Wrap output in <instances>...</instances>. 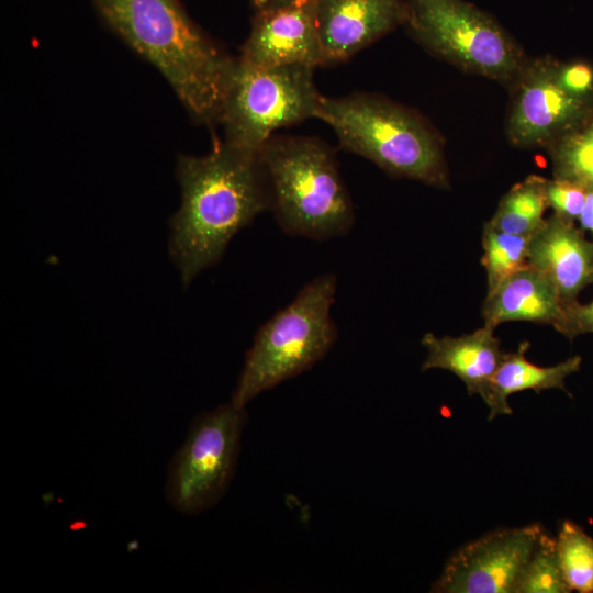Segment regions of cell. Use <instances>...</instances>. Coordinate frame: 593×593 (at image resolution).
I'll list each match as a JSON object with an SVG mask.
<instances>
[{
	"instance_id": "6da1fadb",
	"label": "cell",
	"mask_w": 593,
	"mask_h": 593,
	"mask_svg": "<svg viewBox=\"0 0 593 593\" xmlns=\"http://www.w3.org/2000/svg\"><path fill=\"white\" fill-rule=\"evenodd\" d=\"M181 205L170 219L169 254L183 288L217 264L230 240L265 210L270 190L258 153L215 141L204 156L178 157Z\"/></svg>"
},
{
	"instance_id": "7a4b0ae2",
	"label": "cell",
	"mask_w": 593,
	"mask_h": 593,
	"mask_svg": "<svg viewBox=\"0 0 593 593\" xmlns=\"http://www.w3.org/2000/svg\"><path fill=\"white\" fill-rule=\"evenodd\" d=\"M109 26L154 65L198 123L219 124L237 58L219 47L178 0H94Z\"/></svg>"
},
{
	"instance_id": "3957f363",
	"label": "cell",
	"mask_w": 593,
	"mask_h": 593,
	"mask_svg": "<svg viewBox=\"0 0 593 593\" xmlns=\"http://www.w3.org/2000/svg\"><path fill=\"white\" fill-rule=\"evenodd\" d=\"M258 155L268 178L270 209L284 233L325 240L350 231L353 202L326 143L273 134Z\"/></svg>"
},
{
	"instance_id": "277c9868",
	"label": "cell",
	"mask_w": 593,
	"mask_h": 593,
	"mask_svg": "<svg viewBox=\"0 0 593 593\" xmlns=\"http://www.w3.org/2000/svg\"><path fill=\"white\" fill-rule=\"evenodd\" d=\"M315 119L333 128L342 148L385 172L448 187L441 141L417 112L377 94L355 92L323 96Z\"/></svg>"
},
{
	"instance_id": "5b68a950",
	"label": "cell",
	"mask_w": 593,
	"mask_h": 593,
	"mask_svg": "<svg viewBox=\"0 0 593 593\" xmlns=\"http://www.w3.org/2000/svg\"><path fill=\"white\" fill-rule=\"evenodd\" d=\"M336 277L320 276L257 331L231 402L245 405L259 393L313 367L332 348L337 329L331 318Z\"/></svg>"
},
{
	"instance_id": "8992f818",
	"label": "cell",
	"mask_w": 593,
	"mask_h": 593,
	"mask_svg": "<svg viewBox=\"0 0 593 593\" xmlns=\"http://www.w3.org/2000/svg\"><path fill=\"white\" fill-rule=\"evenodd\" d=\"M313 74L305 65L259 67L237 57L219 120L224 142L258 153L275 131L315 118L323 96Z\"/></svg>"
},
{
	"instance_id": "52a82bcc",
	"label": "cell",
	"mask_w": 593,
	"mask_h": 593,
	"mask_svg": "<svg viewBox=\"0 0 593 593\" xmlns=\"http://www.w3.org/2000/svg\"><path fill=\"white\" fill-rule=\"evenodd\" d=\"M404 25L434 55L502 83H514L525 60L490 14L463 0H405Z\"/></svg>"
},
{
	"instance_id": "ba28073f",
	"label": "cell",
	"mask_w": 593,
	"mask_h": 593,
	"mask_svg": "<svg viewBox=\"0 0 593 593\" xmlns=\"http://www.w3.org/2000/svg\"><path fill=\"white\" fill-rule=\"evenodd\" d=\"M245 407L232 402L197 416L167 468L165 494L178 512L195 515L226 493L237 467Z\"/></svg>"
},
{
	"instance_id": "9c48e42d",
	"label": "cell",
	"mask_w": 593,
	"mask_h": 593,
	"mask_svg": "<svg viewBox=\"0 0 593 593\" xmlns=\"http://www.w3.org/2000/svg\"><path fill=\"white\" fill-rule=\"evenodd\" d=\"M513 85L507 135L517 147H547L593 116V97L567 91L549 59L525 63Z\"/></svg>"
},
{
	"instance_id": "30bf717a",
	"label": "cell",
	"mask_w": 593,
	"mask_h": 593,
	"mask_svg": "<svg viewBox=\"0 0 593 593\" xmlns=\"http://www.w3.org/2000/svg\"><path fill=\"white\" fill-rule=\"evenodd\" d=\"M542 525L497 528L466 544L446 562L430 592L513 593Z\"/></svg>"
},
{
	"instance_id": "8fae6325",
	"label": "cell",
	"mask_w": 593,
	"mask_h": 593,
	"mask_svg": "<svg viewBox=\"0 0 593 593\" xmlns=\"http://www.w3.org/2000/svg\"><path fill=\"white\" fill-rule=\"evenodd\" d=\"M240 59L259 67L323 66L313 0L256 11Z\"/></svg>"
},
{
	"instance_id": "7c38bea8",
	"label": "cell",
	"mask_w": 593,
	"mask_h": 593,
	"mask_svg": "<svg viewBox=\"0 0 593 593\" xmlns=\"http://www.w3.org/2000/svg\"><path fill=\"white\" fill-rule=\"evenodd\" d=\"M323 66L348 60L405 20V0H313Z\"/></svg>"
},
{
	"instance_id": "4fadbf2b",
	"label": "cell",
	"mask_w": 593,
	"mask_h": 593,
	"mask_svg": "<svg viewBox=\"0 0 593 593\" xmlns=\"http://www.w3.org/2000/svg\"><path fill=\"white\" fill-rule=\"evenodd\" d=\"M527 265L541 272L570 304L593 284V242L574 221L553 213L532 235Z\"/></svg>"
},
{
	"instance_id": "5bb4252c",
	"label": "cell",
	"mask_w": 593,
	"mask_h": 593,
	"mask_svg": "<svg viewBox=\"0 0 593 593\" xmlns=\"http://www.w3.org/2000/svg\"><path fill=\"white\" fill-rule=\"evenodd\" d=\"M566 303L556 287L527 265L486 293L482 306L484 325L495 328L505 322L548 324L560 332Z\"/></svg>"
},
{
	"instance_id": "9a60e30c",
	"label": "cell",
	"mask_w": 593,
	"mask_h": 593,
	"mask_svg": "<svg viewBox=\"0 0 593 593\" xmlns=\"http://www.w3.org/2000/svg\"><path fill=\"white\" fill-rule=\"evenodd\" d=\"M493 331L484 325L457 337L426 333L421 339L427 351L422 370L450 371L465 383L469 395L478 394L483 399L505 354Z\"/></svg>"
},
{
	"instance_id": "2e32d148",
	"label": "cell",
	"mask_w": 593,
	"mask_h": 593,
	"mask_svg": "<svg viewBox=\"0 0 593 593\" xmlns=\"http://www.w3.org/2000/svg\"><path fill=\"white\" fill-rule=\"evenodd\" d=\"M529 343L522 342L514 351L504 354L482 399L489 407L488 419L512 414L508 396L525 390L537 393L549 389L567 391L566 379L580 370L582 358L572 356L550 367H540L526 358Z\"/></svg>"
},
{
	"instance_id": "e0dca14e",
	"label": "cell",
	"mask_w": 593,
	"mask_h": 593,
	"mask_svg": "<svg viewBox=\"0 0 593 593\" xmlns=\"http://www.w3.org/2000/svg\"><path fill=\"white\" fill-rule=\"evenodd\" d=\"M547 179L532 175L514 184L500 200L493 216L486 222L495 230L533 235L544 224L548 206Z\"/></svg>"
},
{
	"instance_id": "ac0fdd59",
	"label": "cell",
	"mask_w": 593,
	"mask_h": 593,
	"mask_svg": "<svg viewBox=\"0 0 593 593\" xmlns=\"http://www.w3.org/2000/svg\"><path fill=\"white\" fill-rule=\"evenodd\" d=\"M547 148L555 178L593 190V116Z\"/></svg>"
},
{
	"instance_id": "d6986e66",
	"label": "cell",
	"mask_w": 593,
	"mask_h": 593,
	"mask_svg": "<svg viewBox=\"0 0 593 593\" xmlns=\"http://www.w3.org/2000/svg\"><path fill=\"white\" fill-rule=\"evenodd\" d=\"M532 235H516L483 226L481 264L486 272L488 292L527 266Z\"/></svg>"
},
{
	"instance_id": "ffe728a7",
	"label": "cell",
	"mask_w": 593,
	"mask_h": 593,
	"mask_svg": "<svg viewBox=\"0 0 593 593\" xmlns=\"http://www.w3.org/2000/svg\"><path fill=\"white\" fill-rule=\"evenodd\" d=\"M563 578L571 591L593 592V538L572 521H564L556 538Z\"/></svg>"
},
{
	"instance_id": "44dd1931",
	"label": "cell",
	"mask_w": 593,
	"mask_h": 593,
	"mask_svg": "<svg viewBox=\"0 0 593 593\" xmlns=\"http://www.w3.org/2000/svg\"><path fill=\"white\" fill-rule=\"evenodd\" d=\"M559 563L556 538L546 530L523 569L513 593H569Z\"/></svg>"
},
{
	"instance_id": "7402d4cb",
	"label": "cell",
	"mask_w": 593,
	"mask_h": 593,
	"mask_svg": "<svg viewBox=\"0 0 593 593\" xmlns=\"http://www.w3.org/2000/svg\"><path fill=\"white\" fill-rule=\"evenodd\" d=\"M586 192L585 188L568 180L553 178L546 182L548 206L553 209L555 214L570 221L579 219Z\"/></svg>"
},
{
	"instance_id": "603a6c76",
	"label": "cell",
	"mask_w": 593,
	"mask_h": 593,
	"mask_svg": "<svg viewBox=\"0 0 593 593\" xmlns=\"http://www.w3.org/2000/svg\"><path fill=\"white\" fill-rule=\"evenodd\" d=\"M557 77L561 86L572 94L593 97V67L583 61L557 64Z\"/></svg>"
},
{
	"instance_id": "cb8c5ba5",
	"label": "cell",
	"mask_w": 593,
	"mask_h": 593,
	"mask_svg": "<svg viewBox=\"0 0 593 593\" xmlns=\"http://www.w3.org/2000/svg\"><path fill=\"white\" fill-rule=\"evenodd\" d=\"M559 333L570 340L578 335L593 333V300L586 304L578 301L567 304L563 325Z\"/></svg>"
},
{
	"instance_id": "d4e9b609",
	"label": "cell",
	"mask_w": 593,
	"mask_h": 593,
	"mask_svg": "<svg viewBox=\"0 0 593 593\" xmlns=\"http://www.w3.org/2000/svg\"><path fill=\"white\" fill-rule=\"evenodd\" d=\"M581 228L588 230L593 235V190H588L584 206L579 216Z\"/></svg>"
},
{
	"instance_id": "484cf974",
	"label": "cell",
	"mask_w": 593,
	"mask_h": 593,
	"mask_svg": "<svg viewBox=\"0 0 593 593\" xmlns=\"http://www.w3.org/2000/svg\"><path fill=\"white\" fill-rule=\"evenodd\" d=\"M301 0H251L256 11L273 10Z\"/></svg>"
}]
</instances>
